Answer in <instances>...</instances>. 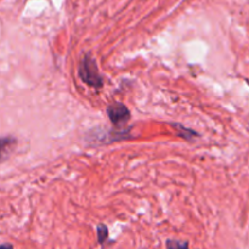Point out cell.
I'll return each mask as SVG.
<instances>
[{
    "label": "cell",
    "mask_w": 249,
    "mask_h": 249,
    "mask_svg": "<svg viewBox=\"0 0 249 249\" xmlns=\"http://www.w3.org/2000/svg\"><path fill=\"white\" fill-rule=\"evenodd\" d=\"M96 232H97V241L101 246L105 245V242L108 238V229H107L106 225L104 224H100V225L96 226Z\"/></svg>",
    "instance_id": "3"
},
{
    "label": "cell",
    "mask_w": 249,
    "mask_h": 249,
    "mask_svg": "<svg viewBox=\"0 0 249 249\" xmlns=\"http://www.w3.org/2000/svg\"><path fill=\"white\" fill-rule=\"evenodd\" d=\"M78 75L80 79L94 89H101L104 87V78L100 73L97 62L90 53H85L78 67Z\"/></svg>",
    "instance_id": "1"
},
{
    "label": "cell",
    "mask_w": 249,
    "mask_h": 249,
    "mask_svg": "<svg viewBox=\"0 0 249 249\" xmlns=\"http://www.w3.org/2000/svg\"><path fill=\"white\" fill-rule=\"evenodd\" d=\"M107 116L117 128H125L131 118L130 109L121 102H114L107 107Z\"/></svg>",
    "instance_id": "2"
},
{
    "label": "cell",
    "mask_w": 249,
    "mask_h": 249,
    "mask_svg": "<svg viewBox=\"0 0 249 249\" xmlns=\"http://www.w3.org/2000/svg\"><path fill=\"white\" fill-rule=\"evenodd\" d=\"M167 247L168 248H187V247H189V243L182 242V241L168 240L167 241Z\"/></svg>",
    "instance_id": "4"
}]
</instances>
